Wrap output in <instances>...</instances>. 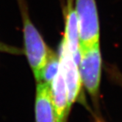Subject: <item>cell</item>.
<instances>
[{
  "label": "cell",
  "mask_w": 122,
  "mask_h": 122,
  "mask_svg": "<svg viewBox=\"0 0 122 122\" xmlns=\"http://www.w3.org/2000/svg\"><path fill=\"white\" fill-rule=\"evenodd\" d=\"M23 21V34L25 55L34 74L38 82L41 72L46 64L51 49L46 44L41 33L32 22L27 6L24 0H19Z\"/></svg>",
  "instance_id": "obj_1"
},
{
  "label": "cell",
  "mask_w": 122,
  "mask_h": 122,
  "mask_svg": "<svg viewBox=\"0 0 122 122\" xmlns=\"http://www.w3.org/2000/svg\"><path fill=\"white\" fill-rule=\"evenodd\" d=\"M80 48L99 43L100 27L96 0H75Z\"/></svg>",
  "instance_id": "obj_2"
},
{
  "label": "cell",
  "mask_w": 122,
  "mask_h": 122,
  "mask_svg": "<svg viewBox=\"0 0 122 122\" xmlns=\"http://www.w3.org/2000/svg\"><path fill=\"white\" fill-rule=\"evenodd\" d=\"M78 67L82 83L93 98H97L102 73V55L99 43L80 48Z\"/></svg>",
  "instance_id": "obj_3"
},
{
  "label": "cell",
  "mask_w": 122,
  "mask_h": 122,
  "mask_svg": "<svg viewBox=\"0 0 122 122\" xmlns=\"http://www.w3.org/2000/svg\"><path fill=\"white\" fill-rule=\"evenodd\" d=\"M60 67L63 71L67 86L68 105L71 104L77 99L80 94L82 80L78 64L75 61L72 53L68 49L66 43L63 38L60 45Z\"/></svg>",
  "instance_id": "obj_4"
},
{
  "label": "cell",
  "mask_w": 122,
  "mask_h": 122,
  "mask_svg": "<svg viewBox=\"0 0 122 122\" xmlns=\"http://www.w3.org/2000/svg\"><path fill=\"white\" fill-rule=\"evenodd\" d=\"M64 36L63 38L68 49L78 63L80 60V38L79 26L76 14L74 0H66L64 9Z\"/></svg>",
  "instance_id": "obj_5"
},
{
  "label": "cell",
  "mask_w": 122,
  "mask_h": 122,
  "mask_svg": "<svg viewBox=\"0 0 122 122\" xmlns=\"http://www.w3.org/2000/svg\"><path fill=\"white\" fill-rule=\"evenodd\" d=\"M50 89L56 122H65L70 110V107L68 105L67 86L60 67L57 74L50 83Z\"/></svg>",
  "instance_id": "obj_6"
},
{
  "label": "cell",
  "mask_w": 122,
  "mask_h": 122,
  "mask_svg": "<svg viewBox=\"0 0 122 122\" xmlns=\"http://www.w3.org/2000/svg\"><path fill=\"white\" fill-rule=\"evenodd\" d=\"M36 118V122H56L50 85L42 82L37 85Z\"/></svg>",
  "instance_id": "obj_7"
},
{
  "label": "cell",
  "mask_w": 122,
  "mask_h": 122,
  "mask_svg": "<svg viewBox=\"0 0 122 122\" xmlns=\"http://www.w3.org/2000/svg\"><path fill=\"white\" fill-rule=\"evenodd\" d=\"M60 68V59L59 56L57 55L54 51H51L46 62L41 72L40 78L38 82H42L47 84L51 82L52 80L56 76Z\"/></svg>",
  "instance_id": "obj_8"
}]
</instances>
